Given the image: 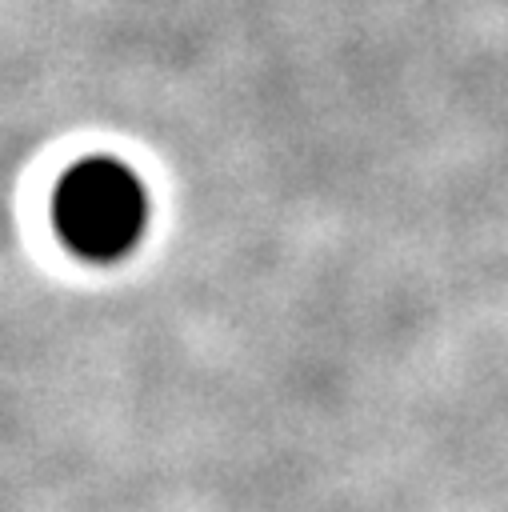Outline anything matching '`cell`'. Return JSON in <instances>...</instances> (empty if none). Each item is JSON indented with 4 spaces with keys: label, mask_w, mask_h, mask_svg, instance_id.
Returning <instances> with one entry per match:
<instances>
[{
    "label": "cell",
    "mask_w": 508,
    "mask_h": 512,
    "mask_svg": "<svg viewBox=\"0 0 508 512\" xmlns=\"http://www.w3.org/2000/svg\"><path fill=\"white\" fill-rule=\"evenodd\" d=\"M56 224L76 252L92 260L120 256L128 244H136L144 224L136 176L116 160H88L72 168L56 192Z\"/></svg>",
    "instance_id": "cell-1"
}]
</instances>
